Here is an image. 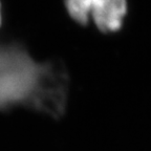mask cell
I'll return each instance as SVG.
<instances>
[{"mask_svg": "<svg viewBox=\"0 0 151 151\" xmlns=\"http://www.w3.org/2000/svg\"><path fill=\"white\" fill-rule=\"evenodd\" d=\"M68 87L67 71L59 63H40L23 45L0 42V110L25 106L58 116Z\"/></svg>", "mask_w": 151, "mask_h": 151, "instance_id": "1", "label": "cell"}, {"mask_svg": "<svg viewBox=\"0 0 151 151\" xmlns=\"http://www.w3.org/2000/svg\"><path fill=\"white\" fill-rule=\"evenodd\" d=\"M0 24H1V4H0Z\"/></svg>", "mask_w": 151, "mask_h": 151, "instance_id": "3", "label": "cell"}, {"mask_svg": "<svg viewBox=\"0 0 151 151\" xmlns=\"http://www.w3.org/2000/svg\"><path fill=\"white\" fill-rule=\"evenodd\" d=\"M64 4L75 22L86 26L91 20L104 34L120 31L127 15V0H64Z\"/></svg>", "mask_w": 151, "mask_h": 151, "instance_id": "2", "label": "cell"}]
</instances>
